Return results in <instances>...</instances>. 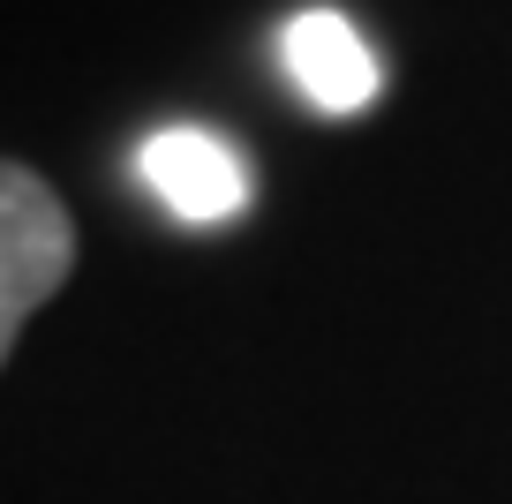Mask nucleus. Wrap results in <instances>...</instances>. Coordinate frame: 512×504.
<instances>
[{"mask_svg":"<svg viewBox=\"0 0 512 504\" xmlns=\"http://www.w3.org/2000/svg\"><path fill=\"white\" fill-rule=\"evenodd\" d=\"M279 68L294 76V91L309 98L317 113H339V121H354V113H369L384 98V61L369 53V38L354 31L339 8H294L287 23H279Z\"/></svg>","mask_w":512,"mask_h":504,"instance_id":"nucleus-3","label":"nucleus"},{"mask_svg":"<svg viewBox=\"0 0 512 504\" xmlns=\"http://www.w3.org/2000/svg\"><path fill=\"white\" fill-rule=\"evenodd\" d=\"M136 181L174 211L181 226H234L249 211L256 181H249V158L204 121H166L136 143Z\"/></svg>","mask_w":512,"mask_h":504,"instance_id":"nucleus-2","label":"nucleus"},{"mask_svg":"<svg viewBox=\"0 0 512 504\" xmlns=\"http://www.w3.org/2000/svg\"><path fill=\"white\" fill-rule=\"evenodd\" d=\"M76 279V219L23 158H0V369L61 286Z\"/></svg>","mask_w":512,"mask_h":504,"instance_id":"nucleus-1","label":"nucleus"}]
</instances>
